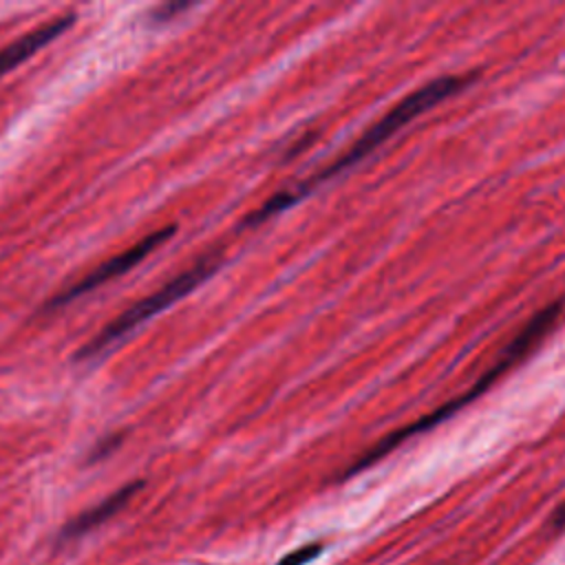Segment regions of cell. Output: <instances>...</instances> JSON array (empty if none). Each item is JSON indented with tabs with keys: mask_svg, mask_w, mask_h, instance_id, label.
<instances>
[{
	"mask_svg": "<svg viewBox=\"0 0 565 565\" xmlns=\"http://www.w3.org/2000/svg\"><path fill=\"white\" fill-rule=\"evenodd\" d=\"M124 441V435L121 433H115V435H108V437H104L102 441H97V446L93 448V452L88 455V461L93 463V461H99V459H106L113 450H117L119 448V444Z\"/></svg>",
	"mask_w": 565,
	"mask_h": 565,
	"instance_id": "cell-8",
	"label": "cell"
},
{
	"mask_svg": "<svg viewBox=\"0 0 565 565\" xmlns=\"http://www.w3.org/2000/svg\"><path fill=\"white\" fill-rule=\"evenodd\" d=\"M185 9H190V4H183V2H168V4H161V7L152 9V11H150V20H152V22H166V20L174 18L177 13H181V11H185Z\"/></svg>",
	"mask_w": 565,
	"mask_h": 565,
	"instance_id": "cell-9",
	"label": "cell"
},
{
	"mask_svg": "<svg viewBox=\"0 0 565 565\" xmlns=\"http://www.w3.org/2000/svg\"><path fill=\"white\" fill-rule=\"evenodd\" d=\"M552 525H554L556 530H563V527H565V501L554 510V514H552Z\"/></svg>",
	"mask_w": 565,
	"mask_h": 565,
	"instance_id": "cell-10",
	"label": "cell"
},
{
	"mask_svg": "<svg viewBox=\"0 0 565 565\" xmlns=\"http://www.w3.org/2000/svg\"><path fill=\"white\" fill-rule=\"evenodd\" d=\"M563 309H565V300H563V298H556V300H552L550 305H545L541 311H536V313L527 320V324L516 333V338L505 347V351L499 355V360H497L463 395H459V397L452 399V402L441 404L439 408H435L433 413L424 415L422 419H417V422H413V424H408V426H404V428H399V430H393L391 435L382 437L375 446H371L364 455H360V457L353 461V466H351L349 470L342 472V479L353 477V475H358L360 470L373 466V463L380 461L384 455H388V452L395 450L399 444H404L408 437L419 435V433H424V430H430L433 426L441 424L444 419H448V417H450L452 413H457L459 408L468 406V404H470L472 399H477L481 393H486L505 371H510L516 362H521V360L552 331V327L558 322Z\"/></svg>",
	"mask_w": 565,
	"mask_h": 565,
	"instance_id": "cell-2",
	"label": "cell"
},
{
	"mask_svg": "<svg viewBox=\"0 0 565 565\" xmlns=\"http://www.w3.org/2000/svg\"><path fill=\"white\" fill-rule=\"evenodd\" d=\"M73 24V15H62L53 22L42 24L40 29L29 31L26 35H22L20 40L11 42L9 46H4L0 51V75L9 73L11 68L20 66L22 62H26L31 55H35L42 46H46L51 40H55L62 31H66Z\"/></svg>",
	"mask_w": 565,
	"mask_h": 565,
	"instance_id": "cell-5",
	"label": "cell"
},
{
	"mask_svg": "<svg viewBox=\"0 0 565 565\" xmlns=\"http://www.w3.org/2000/svg\"><path fill=\"white\" fill-rule=\"evenodd\" d=\"M324 550V543L316 541V543H307L289 554H285L276 565H309L311 561H316L320 556V552Z\"/></svg>",
	"mask_w": 565,
	"mask_h": 565,
	"instance_id": "cell-7",
	"label": "cell"
},
{
	"mask_svg": "<svg viewBox=\"0 0 565 565\" xmlns=\"http://www.w3.org/2000/svg\"><path fill=\"white\" fill-rule=\"evenodd\" d=\"M174 230H177L174 225H166V227H161V230L148 234L146 238H141L139 243H135L132 247H128L126 252H121V254L108 258V260L102 263L97 269H93L88 276L79 278V280L73 282L71 287H66L62 294H57L55 298H51L44 307H46V309H57V307H62V305H68V302L75 300L77 296H82V294H86V291H93L95 287H99V285H104V282H108V280H113V278H117V276H121V274H126V271H130V269H132L135 265H139L146 256H150L159 245H163V243L174 234Z\"/></svg>",
	"mask_w": 565,
	"mask_h": 565,
	"instance_id": "cell-4",
	"label": "cell"
},
{
	"mask_svg": "<svg viewBox=\"0 0 565 565\" xmlns=\"http://www.w3.org/2000/svg\"><path fill=\"white\" fill-rule=\"evenodd\" d=\"M221 267V254H207L203 258H199L190 269H185L183 274H179L177 278H172L170 282H166L161 289L152 291L150 296L141 298L139 302H135L132 307H128L124 313H119L110 324H106L93 340H88L75 355V360H90L99 353H104L108 347H113L115 342H119L128 331H132L135 327H139L141 322L150 320L152 316L166 311L170 305H174L177 300H181L183 296H188L190 291H194L203 280H207L216 269Z\"/></svg>",
	"mask_w": 565,
	"mask_h": 565,
	"instance_id": "cell-3",
	"label": "cell"
},
{
	"mask_svg": "<svg viewBox=\"0 0 565 565\" xmlns=\"http://www.w3.org/2000/svg\"><path fill=\"white\" fill-rule=\"evenodd\" d=\"M475 79V75H441L428 84H424L422 88L413 90L411 95H406L399 104H395L382 119H377L371 128H366L351 146L347 152L338 154L327 168L318 170L313 177H307L305 181H300L294 188L280 190L276 192L269 201H265L258 210H254L247 216V225H256L263 223L265 218L282 212L285 207L294 205L296 201H300L302 196L309 194L311 188H316L318 183L335 177L338 172L351 168L353 163L362 161L369 152H373L377 146H382L391 135H395L397 130H402L408 121L417 119L422 113H426L428 108H433L435 104H439L441 99L459 93L461 88H466L470 82Z\"/></svg>",
	"mask_w": 565,
	"mask_h": 565,
	"instance_id": "cell-1",
	"label": "cell"
},
{
	"mask_svg": "<svg viewBox=\"0 0 565 565\" xmlns=\"http://www.w3.org/2000/svg\"><path fill=\"white\" fill-rule=\"evenodd\" d=\"M143 488V481H130L124 488H119L117 492H113L110 497H106L102 503H97L95 508L82 512L79 516H75L73 521H68L62 530V539H77L90 530H95L97 525H102L104 521H108L113 514H117L139 490Z\"/></svg>",
	"mask_w": 565,
	"mask_h": 565,
	"instance_id": "cell-6",
	"label": "cell"
}]
</instances>
